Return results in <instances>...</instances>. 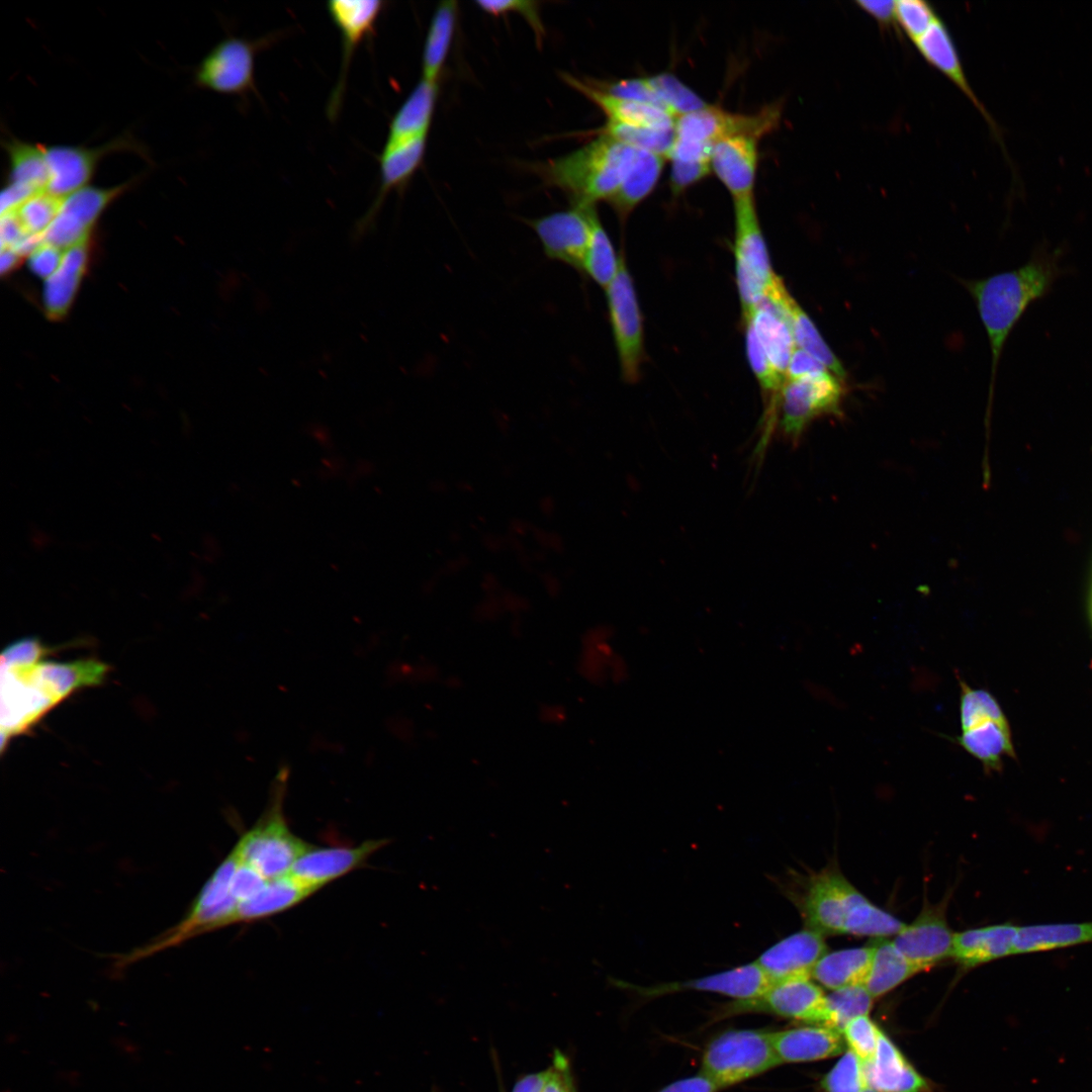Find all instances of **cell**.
Here are the masks:
<instances>
[{"label": "cell", "mask_w": 1092, "mask_h": 1092, "mask_svg": "<svg viewBox=\"0 0 1092 1092\" xmlns=\"http://www.w3.org/2000/svg\"><path fill=\"white\" fill-rule=\"evenodd\" d=\"M64 198L41 191L19 207L15 211L25 231L30 235H43L57 217Z\"/></svg>", "instance_id": "bcb514c9"}, {"label": "cell", "mask_w": 1092, "mask_h": 1092, "mask_svg": "<svg viewBox=\"0 0 1092 1092\" xmlns=\"http://www.w3.org/2000/svg\"><path fill=\"white\" fill-rule=\"evenodd\" d=\"M938 19L932 6L922 0L895 1V20L915 43Z\"/></svg>", "instance_id": "c3c4849f"}, {"label": "cell", "mask_w": 1092, "mask_h": 1092, "mask_svg": "<svg viewBox=\"0 0 1092 1092\" xmlns=\"http://www.w3.org/2000/svg\"><path fill=\"white\" fill-rule=\"evenodd\" d=\"M960 685V722L966 731L987 722L1007 723L996 698L985 689H973L957 674Z\"/></svg>", "instance_id": "60d3db41"}, {"label": "cell", "mask_w": 1092, "mask_h": 1092, "mask_svg": "<svg viewBox=\"0 0 1092 1092\" xmlns=\"http://www.w3.org/2000/svg\"><path fill=\"white\" fill-rule=\"evenodd\" d=\"M665 157L642 149L636 150L633 164L616 193L608 200L621 219L642 202L654 189Z\"/></svg>", "instance_id": "1f68e13d"}, {"label": "cell", "mask_w": 1092, "mask_h": 1092, "mask_svg": "<svg viewBox=\"0 0 1092 1092\" xmlns=\"http://www.w3.org/2000/svg\"><path fill=\"white\" fill-rule=\"evenodd\" d=\"M539 511L545 517H552L556 512V503L552 496L545 495L539 502Z\"/></svg>", "instance_id": "e7e4bbea"}, {"label": "cell", "mask_w": 1092, "mask_h": 1092, "mask_svg": "<svg viewBox=\"0 0 1092 1092\" xmlns=\"http://www.w3.org/2000/svg\"><path fill=\"white\" fill-rule=\"evenodd\" d=\"M87 242L64 250L60 266L46 279L43 301L51 317L64 315L72 303L87 262Z\"/></svg>", "instance_id": "e575fe53"}, {"label": "cell", "mask_w": 1092, "mask_h": 1092, "mask_svg": "<svg viewBox=\"0 0 1092 1092\" xmlns=\"http://www.w3.org/2000/svg\"><path fill=\"white\" fill-rule=\"evenodd\" d=\"M855 4L883 27L896 23L895 1L859 0L855 1Z\"/></svg>", "instance_id": "91938a15"}, {"label": "cell", "mask_w": 1092, "mask_h": 1092, "mask_svg": "<svg viewBox=\"0 0 1092 1092\" xmlns=\"http://www.w3.org/2000/svg\"><path fill=\"white\" fill-rule=\"evenodd\" d=\"M548 1075V1069L525 1075L516 1082L512 1092H544Z\"/></svg>", "instance_id": "94428289"}, {"label": "cell", "mask_w": 1092, "mask_h": 1092, "mask_svg": "<svg viewBox=\"0 0 1092 1092\" xmlns=\"http://www.w3.org/2000/svg\"><path fill=\"white\" fill-rule=\"evenodd\" d=\"M439 86L422 78L392 117L385 144L429 133Z\"/></svg>", "instance_id": "f546056e"}, {"label": "cell", "mask_w": 1092, "mask_h": 1092, "mask_svg": "<svg viewBox=\"0 0 1092 1092\" xmlns=\"http://www.w3.org/2000/svg\"><path fill=\"white\" fill-rule=\"evenodd\" d=\"M721 1090L713 1081L699 1073L674 1081L658 1092H718Z\"/></svg>", "instance_id": "680465c9"}, {"label": "cell", "mask_w": 1092, "mask_h": 1092, "mask_svg": "<svg viewBox=\"0 0 1092 1092\" xmlns=\"http://www.w3.org/2000/svg\"><path fill=\"white\" fill-rule=\"evenodd\" d=\"M1092 942V921L1017 927L1014 953L1023 954Z\"/></svg>", "instance_id": "d6a6232c"}, {"label": "cell", "mask_w": 1092, "mask_h": 1092, "mask_svg": "<svg viewBox=\"0 0 1092 1092\" xmlns=\"http://www.w3.org/2000/svg\"><path fill=\"white\" fill-rule=\"evenodd\" d=\"M135 182L136 178L110 188L86 186L68 195L42 235L43 243L66 250L88 241L89 232L103 210Z\"/></svg>", "instance_id": "5bb4252c"}, {"label": "cell", "mask_w": 1092, "mask_h": 1092, "mask_svg": "<svg viewBox=\"0 0 1092 1092\" xmlns=\"http://www.w3.org/2000/svg\"><path fill=\"white\" fill-rule=\"evenodd\" d=\"M9 161L8 183L29 187L37 192L47 190L50 172L44 146L15 138L3 142Z\"/></svg>", "instance_id": "f35d334b"}, {"label": "cell", "mask_w": 1092, "mask_h": 1092, "mask_svg": "<svg viewBox=\"0 0 1092 1092\" xmlns=\"http://www.w3.org/2000/svg\"><path fill=\"white\" fill-rule=\"evenodd\" d=\"M594 204H572L524 222L538 237L544 255L552 261L567 265L582 274V263L590 237V213Z\"/></svg>", "instance_id": "4fadbf2b"}, {"label": "cell", "mask_w": 1092, "mask_h": 1092, "mask_svg": "<svg viewBox=\"0 0 1092 1092\" xmlns=\"http://www.w3.org/2000/svg\"><path fill=\"white\" fill-rule=\"evenodd\" d=\"M64 250L42 243L29 255V266L36 275L48 279L60 266Z\"/></svg>", "instance_id": "11a10c76"}, {"label": "cell", "mask_w": 1092, "mask_h": 1092, "mask_svg": "<svg viewBox=\"0 0 1092 1092\" xmlns=\"http://www.w3.org/2000/svg\"><path fill=\"white\" fill-rule=\"evenodd\" d=\"M914 44L925 61L945 75L973 102L998 136L1000 129L974 93L945 24L938 18Z\"/></svg>", "instance_id": "cb8c5ba5"}, {"label": "cell", "mask_w": 1092, "mask_h": 1092, "mask_svg": "<svg viewBox=\"0 0 1092 1092\" xmlns=\"http://www.w3.org/2000/svg\"><path fill=\"white\" fill-rule=\"evenodd\" d=\"M479 9L498 16L508 12L521 13L535 32L537 41L542 42L545 29L540 18L539 2L522 0H480L475 1Z\"/></svg>", "instance_id": "f907efd6"}, {"label": "cell", "mask_w": 1092, "mask_h": 1092, "mask_svg": "<svg viewBox=\"0 0 1092 1092\" xmlns=\"http://www.w3.org/2000/svg\"><path fill=\"white\" fill-rule=\"evenodd\" d=\"M861 1092H877V1091H876L875 1089H873V1088H871V1087H869V1086H868V1087H866V1088H864V1089H863V1090H862Z\"/></svg>", "instance_id": "003e7915"}, {"label": "cell", "mask_w": 1092, "mask_h": 1092, "mask_svg": "<svg viewBox=\"0 0 1092 1092\" xmlns=\"http://www.w3.org/2000/svg\"><path fill=\"white\" fill-rule=\"evenodd\" d=\"M427 139L428 133L384 145L379 158V191L365 221L371 220L387 193L392 189L402 187L421 166L425 156Z\"/></svg>", "instance_id": "83f0119b"}, {"label": "cell", "mask_w": 1092, "mask_h": 1092, "mask_svg": "<svg viewBox=\"0 0 1092 1092\" xmlns=\"http://www.w3.org/2000/svg\"><path fill=\"white\" fill-rule=\"evenodd\" d=\"M950 739L980 760L986 772L1000 771L1004 756L1015 757L1008 722H987Z\"/></svg>", "instance_id": "836d02e7"}, {"label": "cell", "mask_w": 1092, "mask_h": 1092, "mask_svg": "<svg viewBox=\"0 0 1092 1092\" xmlns=\"http://www.w3.org/2000/svg\"><path fill=\"white\" fill-rule=\"evenodd\" d=\"M605 290L622 376L626 381H637L644 359L643 322L634 281L622 253L618 272Z\"/></svg>", "instance_id": "9c48e42d"}, {"label": "cell", "mask_w": 1092, "mask_h": 1092, "mask_svg": "<svg viewBox=\"0 0 1092 1092\" xmlns=\"http://www.w3.org/2000/svg\"><path fill=\"white\" fill-rule=\"evenodd\" d=\"M619 987L629 989L641 997L655 998L686 991L712 992L731 997L732 1000L748 999L763 992L770 982L755 962L723 972L685 981L665 982L652 986H637L615 981Z\"/></svg>", "instance_id": "2e32d148"}, {"label": "cell", "mask_w": 1092, "mask_h": 1092, "mask_svg": "<svg viewBox=\"0 0 1092 1092\" xmlns=\"http://www.w3.org/2000/svg\"><path fill=\"white\" fill-rule=\"evenodd\" d=\"M825 372L830 371L817 359L797 347L790 358L786 379H796Z\"/></svg>", "instance_id": "9f6ffc18"}, {"label": "cell", "mask_w": 1092, "mask_h": 1092, "mask_svg": "<svg viewBox=\"0 0 1092 1092\" xmlns=\"http://www.w3.org/2000/svg\"><path fill=\"white\" fill-rule=\"evenodd\" d=\"M0 259H1V261H0L1 273L5 274L6 272L10 271L16 265L18 259H20V256H18L14 251H12L10 249H5V250H1Z\"/></svg>", "instance_id": "be15d7a7"}, {"label": "cell", "mask_w": 1092, "mask_h": 1092, "mask_svg": "<svg viewBox=\"0 0 1092 1092\" xmlns=\"http://www.w3.org/2000/svg\"><path fill=\"white\" fill-rule=\"evenodd\" d=\"M864 1076L867 1085L877 1092H923L927 1088L924 1078L883 1031L874 1058L864 1064Z\"/></svg>", "instance_id": "d4e9b609"}, {"label": "cell", "mask_w": 1092, "mask_h": 1092, "mask_svg": "<svg viewBox=\"0 0 1092 1092\" xmlns=\"http://www.w3.org/2000/svg\"><path fill=\"white\" fill-rule=\"evenodd\" d=\"M510 529L513 535H515L516 537L525 536L528 532L533 531L528 522L520 519L514 520L511 523Z\"/></svg>", "instance_id": "03108f58"}, {"label": "cell", "mask_w": 1092, "mask_h": 1092, "mask_svg": "<svg viewBox=\"0 0 1092 1092\" xmlns=\"http://www.w3.org/2000/svg\"><path fill=\"white\" fill-rule=\"evenodd\" d=\"M636 150L600 134L581 148L542 164L539 168L547 184L568 195L572 204L608 201L627 176Z\"/></svg>", "instance_id": "277c9868"}, {"label": "cell", "mask_w": 1092, "mask_h": 1092, "mask_svg": "<svg viewBox=\"0 0 1092 1092\" xmlns=\"http://www.w3.org/2000/svg\"><path fill=\"white\" fill-rule=\"evenodd\" d=\"M647 79L661 107L675 119L709 105L671 73H659L648 76Z\"/></svg>", "instance_id": "b9f144b4"}, {"label": "cell", "mask_w": 1092, "mask_h": 1092, "mask_svg": "<svg viewBox=\"0 0 1092 1092\" xmlns=\"http://www.w3.org/2000/svg\"><path fill=\"white\" fill-rule=\"evenodd\" d=\"M316 891L289 875L268 880L257 895L238 904L236 923L252 922L281 913L301 903Z\"/></svg>", "instance_id": "f1b7e54d"}, {"label": "cell", "mask_w": 1092, "mask_h": 1092, "mask_svg": "<svg viewBox=\"0 0 1092 1092\" xmlns=\"http://www.w3.org/2000/svg\"><path fill=\"white\" fill-rule=\"evenodd\" d=\"M269 39L250 40L230 36L202 59L195 70V84L221 94L245 96L255 88V59Z\"/></svg>", "instance_id": "7c38bea8"}, {"label": "cell", "mask_w": 1092, "mask_h": 1092, "mask_svg": "<svg viewBox=\"0 0 1092 1092\" xmlns=\"http://www.w3.org/2000/svg\"><path fill=\"white\" fill-rule=\"evenodd\" d=\"M387 839H371L357 846H311L293 864L289 876L297 882L320 890L325 885L363 866Z\"/></svg>", "instance_id": "ffe728a7"}, {"label": "cell", "mask_w": 1092, "mask_h": 1092, "mask_svg": "<svg viewBox=\"0 0 1092 1092\" xmlns=\"http://www.w3.org/2000/svg\"><path fill=\"white\" fill-rule=\"evenodd\" d=\"M121 151L141 152L131 138L114 139L105 145L87 148L83 146H44L50 172L48 192L61 198L88 186L98 164L109 154Z\"/></svg>", "instance_id": "9a60e30c"}, {"label": "cell", "mask_w": 1092, "mask_h": 1092, "mask_svg": "<svg viewBox=\"0 0 1092 1092\" xmlns=\"http://www.w3.org/2000/svg\"><path fill=\"white\" fill-rule=\"evenodd\" d=\"M845 393L843 380L831 372L786 379L777 401L781 431L797 443L816 419L841 418Z\"/></svg>", "instance_id": "ba28073f"}, {"label": "cell", "mask_w": 1092, "mask_h": 1092, "mask_svg": "<svg viewBox=\"0 0 1092 1092\" xmlns=\"http://www.w3.org/2000/svg\"><path fill=\"white\" fill-rule=\"evenodd\" d=\"M782 104L772 103L758 112L741 114L708 105L678 116L674 122V141L713 150L721 139L734 134H749L761 139L777 128Z\"/></svg>", "instance_id": "30bf717a"}, {"label": "cell", "mask_w": 1092, "mask_h": 1092, "mask_svg": "<svg viewBox=\"0 0 1092 1092\" xmlns=\"http://www.w3.org/2000/svg\"><path fill=\"white\" fill-rule=\"evenodd\" d=\"M874 998L863 985H854L831 991L826 995L827 1027L841 1031L851 1019L869 1015Z\"/></svg>", "instance_id": "ee69618b"}, {"label": "cell", "mask_w": 1092, "mask_h": 1092, "mask_svg": "<svg viewBox=\"0 0 1092 1092\" xmlns=\"http://www.w3.org/2000/svg\"><path fill=\"white\" fill-rule=\"evenodd\" d=\"M671 162L670 186L673 193H679L689 186L706 177L711 169V163L700 162Z\"/></svg>", "instance_id": "f5cc1de1"}, {"label": "cell", "mask_w": 1092, "mask_h": 1092, "mask_svg": "<svg viewBox=\"0 0 1092 1092\" xmlns=\"http://www.w3.org/2000/svg\"><path fill=\"white\" fill-rule=\"evenodd\" d=\"M783 1063L771 1040V1031L727 1030L706 1046L700 1073L721 1090L759 1076Z\"/></svg>", "instance_id": "8992f818"}, {"label": "cell", "mask_w": 1092, "mask_h": 1092, "mask_svg": "<svg viewBox=\"0 0 1092 1092\" xmlns=\"http://www.w3.org/2000/svg\"><path fill=\"white\" fill-rule=\"evenodd\" d=\"M782 1063H805L828 1059L844 1051L840 1031L827 1026H803L771 1031Z\"/></svg>", "instance_id": "484cf974"}, {"label": "cell", "mask_w": 1092, "mask_h": 1092, "mask_svg": "<svg viewBox=\"0 0 1092 1092\" xmlns=\"http://www.w3.org/2000/svg\"><path fill=\"white\" fill-rule=\"evenodd\" d=\"M48 648L25 638L1 654V746L82 688L100 685L108 665L95 659L47 662Z\"/></svg>", "instance_id": "6da1fadb"}, {"label": "cell", "mask_w": 1092, "mask_h": 1092, "mask_svg": "<svg viewBox=\"0 0 1092 1092\" xmlns=\"http://www.w3.org/2000/svg\"><path fill=\"white\" fill-rule=\"evenodd\" d=\"M759 140L749 134H734L721 139L713 147L711 169L733 200L753 196Z\"/></svg>", "instance_id": "44dd1931"}, {"label": "cell", "mask_w": 1092, "mask_h": 1092, "mask_svg": "<svg viewBox=\"0 0 1092 1092\" xmlns=\"http://www.w3.org/2000/svg\"><path fill=\"white\" fill-rule=\"evenodd\" d=\"M548 1071L544 1092H575L569 1062L561 1052L554 1053L552 1065Z\"/></svg>", "instance_id": "db71d44e"}, {"label": "cell", "mask_w": 1092, "mask_h": 1092, "mask_svg": "<svg viewBox=\"0 0 1092 1092\" xmlns=\"http://www.w3.org/2000/svg\"><path fill=\"white\" fill-rule=\"evenodd\" d=\"M1018 925L1010 922L968 929L953 934V957L966 968L1002 959L1014 953Z\"/></svg>", "instance_id": "4316f807"}, {"label": "cell", "mask_w": 1092, "mask_h": 1092, "mask_svg": "<svg viewBox=\"0 0 1092 1092\" xmlns=\"http://www.w3.org/2000/svg\"><path fill=\"white\" fill-rule=\"evenodd\" d=\"M267 882L257 871L239 860L231 879L230 894L239 904L257 895Z\"/></svg>", "instance_id": "816d5d0a"}, {"label": "cell", "mask_w": 1092, "mask_h": 1092, "mask_svg": "<svg viewBox=\"0 0 1092 1092\" xmlns=\"http://www.w3.org/2000/svg\"><path fill=\"white\" fill-rule=\"evenodd\" d=\"M794 900L806 927L823 935L886 937L896 935L905 926L872 903L833 868L811 876Z\"/></svg>", "instance_id": "3957f363"}, {"label": "cell", "mask_w": 1092, "mask_h": 1092, "mask_svg": "<svg viewBox=\"0 0 1092 1092\" xmlns=\"http://www.w3.org/2000/svg\"><path fill=\"white\" fill-rule=\"evenodd\" d=\"M840 1032L849 1050L864 1064L872 1061L877 1052L882 1030L869 1015L851 1019Z\"/></svg>", "instance_id": "681fc988"}, {"label": "cell", "mask_w": 1092, "mask_h": 1092, "mask_svg": "<svg viewBox=\"0 0 1092 1092\" xmlns=\"http://www.w3.org/2000/svg\"><path fill=\"white\" fill-rule=\"evenodd\" d=\"M919 972L921 969L907 960L891 940L882 939L874 943V954L863 986L875 999Z\"/></svg>", "instance_id": "8d00e7d4"}, {"label": "cell", "mask_w": 1092, "mask_h": 1092, "mask_svg": "<svg viewBox=\"0 0 1092 1092\" xmlns=\"http://www.w3.org/2000/svg\"><path fill=\"white\" fill-rule=\"evenodd\" d=\"M736 285L743 316L768 294L775 274L759 224L754 196L734 199Z\"/></svg>", "instance_id": "52a82bcc"}, {"label": "cell", "mask_w": 1092, "mask_h": 1092, "mask_svg": "<svg viewBox=\"0 0 1092 1092\" xmlns=\"http://www.w3.org/2000/svg\"><path fill=\"white\" fill-rule=\"evenodd\" d=\"M384 5L385 2L379 0H333L327 3L331 19L341 33L343 47L340 76L328 104L331 119L340 109L355 48L372 33Z\"/></svg>", "instance_id": "ac0fdd59"}, {"label": "cell", "mask_w": 1092, "mask_h": 1092, "mask_svg": "<svg viewBox=\"0 0 1092 1092\" xmlns=\"http://www.w3.org/2000/svg\"><path fill=\"white\" fill-rule=\"evenodd\" d=\"M1 250L12 249L28 234L15 211L1 214Z\"/></svg>", "instance_id": "6f0895ef"}, {"label": "cell", "mask_w": 1092, "mask_h": 1092, "mask_svg": "<svg viewBox=\"0 0 1092 1092\" xmlns=\"http://www.w3.org/2000/svg\"><path fill=\"white\" fill-rule=\"evenodd\" d=\"M598 133L615 139L635 149H642L659 154L667 159L674 141V126L654 128L634 126L607 120Z\"/></svg>", "instance_id": "7bdbcfd3"}, {"label": "cell", "mask_w": 1092, "mask_h": 1092, "mask_svg": "<svg viewBox=\"0 0 1092 1092\" xmlns=\"http://www.w3.org/2000/svg\"><path fill=\"white\" fill-rule=\"evenodd\" d=\"M824 1092H861L867 1085L864 1063L850 1050L823 1077Z\"/></svg>", "instance_id": "7dc6e473"}, {"label": "cell", "mask_w": 1092, "mask_h": 1092, "mask_svg": "<svg viewBox=\"0 0 1092 1092\" xmlns=\"http://www.w3.org/2000/svg\"><path fill=\"white\" fill-rule=\"evenodd\" d=\"M786 290L781 297L783 308L788 314L796 346L819 362L839 379L846 377V371L822 338L813 321Z\"/></svg>", "instance_id": "74e56055"}, {"label": "cell", "mask_w": 1092, "mask_h": 1092, "mask_svg": "<svg viewBox=\"0 0 1092 1092\" xmlns=\"http://www.w3.org/2000/svg\"><path fill=\"white\" fill-rule=\"evenodd\" d=\"M873 954L874 944L826 952L814 966L811 978L831 991L863 985Z\"/></svg>", "instance_id": "4dcf8cb0"}, {"label": "cell", "mask_w": 1092, "mask_h": 1092, "mask_svg": "<svg viewBox=\"0 0 1092 1092\" xmlns=\"http://www.w3.org/2000/svg\"><path fill=\"white\" fill-rule=\"evenodd\" d=\"M826 952L823 934L805 927L767 947L754 962L772 984L811 978L814 966Z\"/></svg>", "instance_id": "d6986e66"}, {"label": "cell", "mask_w": 1092, "mask_h": 1092, "mask_svg": "<svg viewBox=\"0 0 1092 1092\" xmlns=\"http://www.w3.org/2000/svg\"><path fill=\"white\" fill-rule=\"evenodd\" d=\"M744 326L749 365L762 390L771 396L769 405L777 411L778 396L786 378L772 366L752 327L748 323H744Z\"/></svg>", "instance_id": "f6af8a7d"}, {"label": "cell", "mask_w": 1092, "mask_h": 1092, "mask_svg": "<svg viewBox=\"0 0 1092 1092\" xmlns=\"http://www.w3.org/2000/svg\"><path fill=\"white\" fill-rule=\"evenodd\" d=\"M743 320L752 327L772 366L787 378L789 361L797 346L781 302L766 296Z\"/></svg>", "instance_id": "603a6c76"}, {"label": "cell", "mask_w": 1092, "mask_h": 1092, "mask_svg": "<svg viewBox=\"0 0 1092 1092\" xmlns=\"http://www.w3.org/2000/svg\"><path fill=\"white\" fill-rule=\"evenodd\" d=\"M1066 252L1065 245L1052 248L1041 242L1020 267L965 281L989 341L991 391L999 360L1014 327L1033 302L1045 297L1057 280L1069 273L1063 264Z\"/></svg>", "instance_id": "7a4b0ae2"}, {"label": "cell", "mask_w": 1092, "mask_h": 1092, "mask_svg": "<svg viewBox=\"0 0 1092 1092\" xmlns=\"http://www.w3.org/2000/svg\"><path fill=\"white\" fill-rule=\"evenodd\" d=\"M457 12L456 1H442L433 14L422 55V78L428 81H439L453 40Z\"/></svg>", "instance_id": "d590c367"}, {"label": "cell", "mask_w": 1092, "mask_h": 1092, "mask_svg": "<svg viewBox=\"0 0 1092 1092\" xmlns=\"http://www.w3.org/2000/svg\"><path fill=\"white\" fill-rule=\"evenodd\" d=\"M590 237L582 263V276H586L603 288L615 278L620 263L612 241L593 207L590 213Z\"/></svg>", "instance_id": "ab89813d"}, {"label": "cell", "mask_w": 1092, "mask_h": 1092, "mask_svg": "<svg viewBox=\"0 0 1092 1092\" xmlns=\"http://www.w3.org/2000/svg\"><path fill=\"white\" fill-rule=\"evenodd\" d=\"M532 533L537 544L544 549L559 552L564 548L562 537L555 532L536 528Z\"/></svg>", "instance_id": "6125c7cd"}, {"label": "cell", "mask_w": 1092, "mask_h": 1092, "mask_svg": "<svg viewBox=\"0 0 1092 1092\" xmlns=\"http://www.w3.org/2000/svg\"><path fill=\"white\" fill-rule=\"evenodd\" d=\"M561 78L571 88L598 105L607 115L608 120L654 128L674 126L675 118L657 106L611 95L597 87L592 81H582L568 73H562Z\"/></svg>", "instance_id": "7402d4cb"}, {"label": "cell", "mask_w": 1092, "mask_h": 1092, "mask_svg": "<svg viewBox=\"0 0 1092 1092\" xmlns=\"http://www.w3.org/2000/svg\"><path fill=\"white\" fill-rule=\"evenodd\" d=\"M946 905L924 906L918 917L905 924L891 940L895 947L921 971L951 957L953 932L945 917Z\"/></svg>", "instance_id": "e0dca14e"}, {"label": "cell", "mask_w": 1092, "mask_h": 1092, "mask_svg": "<svg viewBox=\"0 0 1092 1092\" xmlns=\"http://www.w3.org/2000/svg\"><path fill=\"white\" fill-rule=\"evenodd\" d=\"M754 1012L819 1023L823 1026H826L828 1019L826 995L811 978L772 983L754 997L732 1000L719 1008L717 1018Z\"/></svg>", "instance_id": "8fae6325"}, {"label": "cell", "mask_w": 1092, "mask_h": 1092, "mask_svg": "<svg viewBox=\"0 0 1092 1092\" xmlns=\"http://www.w3.org/2000/svg\"><path fill=\"white\" fill-rule=\"evenodd\" d=\"M287 777L288 767H282L272 785L267 808L233 848L242 863L267 880L289 875L295 861L312 846L293 834L285 820Z\"/></svg>", "instance_id": "5b68a950"}]
</instances>
